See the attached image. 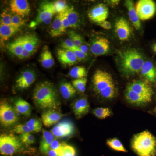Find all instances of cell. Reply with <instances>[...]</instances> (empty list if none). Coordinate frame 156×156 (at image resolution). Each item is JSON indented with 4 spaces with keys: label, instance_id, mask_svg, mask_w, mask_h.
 Masks as SVG:
<instances>
[{
    "label": "cell",
    "instance_id": "obj_1",
    "mask_svg": "<svg viewBox=\"0 0 156 156\" xmlns=\"http://www.w3.org/2000/svg\"><path fill=\"white\" fill-rule=\"evenodd\" d=\"M117 61L120 72L126 78L140 73L145 62L142 53L133 48L120 51L118 53Z\"/></svg>",
    "mask_w": 156,
    "mask_h": 156
},
{
    "label": "cell",
    "instance_id": "obj_2",
    "mask_svg": "<svg viewBox=\"0 0 156 156\" xmlns=\"http://www.w3.org/2000/svg\"><path fill=\"white\" fill-rule=\"evenodd\" d=\"M33 100L37 107L43 110H57L60 107L56 88L53 83L48 81L37 84L34 90Z\"/></svg>",
    "mask_w": 156,
    "mask_h": 156
},
{
    "label": "cell",
    "instance_id": "obj_3",
    "mask_svg": "<svg viewBox=\"0 0 156 156\" xmlns=\"http://www.w3.org/2000/svg\"><path fill=\"white\" fill-rule=\"evenodd\" d=\"M92 87L97 95L107 100L114 98L118 94V88L112 75L106 71L98 69L92 78Z\"/></svg>",
    "mask_w": 156,
    "mask_h": 156
},
{
    "label": "cell",
    "instance_id": "obj_4",
    "mask_svg": "<svg viewBox=\"0 0 156 156\" xmlns=\"http://www.w3.org/2000/svg\"><path fill=\"white\" fill-rule=\"evenodd\" d=\"M131 147L137 156H156V138L148 131L135 134Z\"/></svg>",
    "mask_w": 156,
    "mask_h": 156
},
{
    "label": "cell",
    "instance_id": "obj_5",
    "mask_svg": "<svg viewBox=\"0 0 156 156\" xmlns=\"http://www.w3.org/2000/svg\"><path fill=\"white\" fill-rule=\"evenodd\" d=\"M23 144L14 134H3L0 136V153L4 156H12L23 152Z\"/></svg>",
    "mask_w": 156,
    "mask_h": 156
},
{
    "label": "cell",
    "instance_id": "obj_6",
    "mask_svg": "<svg viewBox=\"0 0 156 156\" xmlns=\"http://www.w3.org/2000/svg\"><path fill=\"white\" fill-rule=\"evenodd\" d=\"M55 14H56L54 11L53 3L49 2H43L38 10L36 18L31 23L30 27H34L42 23L46 24H50Z\"/></svg>",
    "mask_w": 156,
    "mask_h": 156
},
{
    "label": "cell",
    "instance_id": "obj_7",
    "mask_svg": "<svg viewBox=\"0 0 156 156\" xmlns=\"http://www.w3.org/2000/svg\"><path fill=\"white\" fill-rule=\"evenodd\" d=\"M17 112L10 104L2 100L0 103V122L5 127H10L18 121Z\"/></svg>",
    "mask_w": 156,
    "mask_h": 156
},
{
    "label": "cell",
    "instance_id": "obj_8",
    "mask_svg": "<svg viewBox=\"0 0 156 156\" xmlns=\"http://www.w3.org/2000/svg\"><path fill=\"white\" fill-rule=\"evenodd\" d=\"M135 9L140 20H148L155 14L156 4L152 0H140L136 3Z\"/></svg>",
    "mask_w": 156,
    "mask_h": 156
},
{
    "label": "cell",
    "instance_id": "obj_9",
    "mask_svg": "<svg viewBox=\"0 0 156 156\" xmlns=\"http://www.w3.org/2000/svg\"><path fill=\"white\" fill-rule=\"evenodd\" d=\"M126 88L152 101L154 92L151 84L145 80H134L128 84Z\"/></svg>",
    "mask_w": 156,
    "mask_h": 156
},
{
    "label": "cell",
    "instance_id": "obj_10",
    "mask_svg": "<svg viewBox=\"0 0 156 156\" xmlns=\"http://www.w3.org/2000/svg\"><path fill=\"white\" fill-rule=\"evenodd\" d=\"M50 132L56 138H62L69 137L74 133V125L69 120H63L54 126Z\"/></svg>",
    "mask_w": 156,
    "mask_h": 156
},
{
    "label": "cell",
    "instance_id": "obj_11",
    "mask_svg": "<svg viewBox=\"0 0 156 156\" xmlns=\"http://www.w3.org/2000/svg\"><path fill=\"white\" fill-rule=\"evenodd\" d=\"M115 31L117 37L122 41L129 40L132 33L130 24L126 18L123 17L117 19L115 22Z\"/></svg>",
    "mask_w": 156,
    "mask_h": 156
},
{
    "label": "cell",
    "instance_id": "obj_12",
    "mask_svg": "<svg viewBox=\"0 0 156 156\" xmlns=\"http://www.w3.org/2000/svg\"><path fill=\"white\" fill-rule=\"evenodd\" d=\"M110 48V43L108 39L105 37H98L92 41L90 50L95 56H99L108 53Z\"/></svg>",
    "mask_w": 156,
    "mask_h": 156
},
{
    "label": "cell",
    "instance_id": "obj_13",
    "mask_svg": "<svg viewBox=\"0 0 156 156\" xmlns=\"http://www.w3.org/2000/svg\"><path fill=\"white\" fill-rule=\"evenodd\" d=\"M108 15L109 11L107 6L102 3L93 7L88 14L90 20L97 23L106 20Z\"/></svg>",
    "mask_w": 156,
    "mask_h": 156
},
{
    "label": "cell",
    "instance_id": "obj_14",
    "mask_svg": "<svg viewBox=\"0 0 156 156\" xmlns=\"http://www.w3.org/2000/svg\"><path fill=\"white\" fill-rule=\"evenodd\" d=\"M144 80L156 85V65L151 60L145 61L140 72Z\"/></svg>",
    "mask_w": 156,
    "mask_h": 156
},
{
    "label": "cell",
    "instance_id": "obj_15",
    "mask_svg": "<svg viewBox=\"0 0 156 156\" xmlns=\"http://www.w3.org/2000/svg\"><path fill=\"white\" fill-rule=\"evenodd\" d=\"M125 98L128 103L135 106H144L152 101L148 98L139 95L127 88L125 91Z\"/></svg>",
    "mask_w": 156,
    "mask_h": 156
},
{
    "label": "cell",
    "instance_id": "obj_16",
    "mask_svg": "<svg viewBox=\"0 0 156 156\" xmlns=\"http://www.w3.org/2000/svg\"><path fill=\"white\" fill-rule=\"evenodd\" d=\"M64 116V115L56 110H47L42 113V122L45 127L49 128L58 123Z\"/></svg>",
    "mask_w": 156,
    "mask_h": 156
},
{
    "label": "cell",
    "instance_id": "obj_17",
    "mask_svg": "<svg viewBox=\"0 0 156 156\" xmlns=\"http://www.w3.org/2000/svg\"><path fill=\"white\" fill-rule=\"evenodd\" d=\"M11 11L22 17L28 16L30 12L29 4L26 0H12L10 3Z\"/></svg>",
    "mask_w": 156,
    "mask_h": 156
},
{
    "label": "cell",
    "instance_id": "obj_18",
    "mask_svg": "<svg viewBox=\"0 0 156 156\" xmlns=\"http://www.w3.org/2000/svg\"><path fill=\"white\" fill-rule=\"evenodd\" d=\"M36 80L35 74L32 71L26 70L20 75L16 82V87L19 90L27 89Z\"/></svg>",
    "mask_w": 156,
    "mask_h": 156
},
{
    "label": "cell",
    "instance_id": "obj_19",
    "mask_svg": "<svg viewBox=\"0 0 156 156\" xmlns=\"http://www.w3.org/2000/svg\"><path fill=\"white\" fill-rule=\"evenodd\" d=\"M72 108L76 118L80 119L89 112L90 105L86 98H82L77 99L73 103Z\"/></svg>",
    "mask_w": 156,
    "mask_h": 156
},
{
    "label": "cell",
    "instance_id": "obj_20",
    "mask_svg": "<svg viewBox=\"0 0 156 156\" xmlns=\"http://www.w3.org/2000/svg\"><path fill=\"white\" fill-rule=\"evenodd\" d=\"M57 55L59 61L64 66L73 65L80 61L73 52L69 50L58 49Z\"/></svg>",
    "mask_w": 156,
    "mask_h": 156
},
{
    "label": "cell",
    "instance_id": "obj_21",
    "mask_svg": "<svg viewBox=\"0 0 156 156\" xmlns=\"http://www.w3.org/2000/svg\"><path fill=\"white\" fill-rule=\"evenodd\" d=\"M125 5L128 9L129 19L131 23L136 30H139L141 28V23L136 13V9L134 8V2L131 0H127L125 2Z\"/></svg>",
    "mask_w": 156,
    "mask_h": 156
},
{
    "label": "cell",
    "instance_id": "obj_22",
    "mask_svg": "<svg viewBox=\"0 0 156 156\" xmlns=\"http://www.w3.org/2000/svg\"><path fill=\"white\" fill-rule=\"evenodd\" d=\"M55 137L51 132L43 130L42 138L39 147L40 151L43 154H47L50 150L52 143L55 140Z\"/></svg>",
    "mask_w": 156,
    "mask_h": 156
},
{
    "label": "cell",
    "instance_id": "obj_23",
    "mask_svg": "<svg viewBox=\"0 0 156 156\" xmlns=\"http://www.w3.org/2000/svg\"><path fill=\"white\" fill-rule=\"evenodd\" d=\"M21 37L24 50L34 53L39 43V40L36 36L33 34H29Z\"/></svg>",
    "mask_w": 156,
    "mask_h": 156
},
{
    "label": "cell",
    "instance_id": "obj_24",
    "mask_svg": "<svg viewBox=\"0 0 156 156\" xmlns=\"http://www.w3.org/2000/svg\"><path fill=\"white\" fill-rule=\"evenodd\" d=\"M14 108L17 112L27 117L30 116L31 107L30 104L22 98H18L14 103Z\"/></svg>",
    "mask_w": 156,
    "mask_h": 156
},
{
    "label": "cell",
    "instance_id": "obj_25",
    "mask_svg": "<svg viewBox=\"0 0 156 156\" xmlns=\"http://www.w3.org/2000/svg\"><path fill=\"white\" fill-rule=\"evenodd\" d=\"M40 62L42 66L45 68H50L55 63L52 53L47 46H45L40 56Z\"/></svg>",
    "mask_w": 156,
    "mask_h": 156
},
{
    "label": "cell",
    "instance_id": "obj_26",
    "mask_svg": "<svg viewBox=\"0 0 156 156\" xmlns=\"http://www.w3.org/2000/svg\"><path fill=\"white\" fill-rule=\"evenodd\" d=\"M59 91L63 98L66 100L72 98L75 95L76 90L70 83L63 82L60 84Z\"/></svg>",
    "mask_w": 156,
    "mask_h": 156
},
{
    "label": "cell",
    "instance_id": "obj_27",
    "mask_svg": "<svg viewBox=\"0 0 156 156\" xmlns=\"http://www.w3.org/2000/svg\"><path fill=\"white\" fill-rule=\"evenodd\" d=\"M7 48L10 53L19 58L24 50L21 37H20L7 45Z\"/></svg>",
    "mask_w": 156,
    "mask_h": 156
},
{
    "label": "cell",
    "instance_id": "obj_28",
    "mask_svg": "<svg viewBox=\"0 0 156 156\" xmlns=\"http://www.w3.org/2000/svg\"><path fill=\"white\" fill-rule=\"evenodd\" d=\"M69 23L70 27L76 28L79 26L80 18L77 12L73 6L68 7L64 11Z\"/></svg>",
    "mask_w": 156,
    "mask_h": 156
},
{
    "label": "cell",
    "instance_id": "obj_29",
    "mask_svg": "<svg viewBox=\"0 0 156 156\" xmlns=\"http://www.w3.org/2000/svg\"><path fill=\"white\" fill-rule=\"evenodd\" d=\"M20 30L13 25H0V37L1 41L9 40Z\"/></svg>",
    "mask_w": 156,
    "mask_h": 156
},
{
    "label": "cell",
    "instance_id": "obj_30",
    "mask_svg": "<svg viewBox=\"0 0 156 156\" xmlns=\"http://www.w3.org/2000/svg\"><path fill=\"white\" fill-rule=\"evenodd\" d=\"M62 26L59 14H57L53 20L50 29V34L53 37H58L65 33Z\"/></svg>",
    "mask_w": 156,
    "mask_h": 156
},
{
    "label": "cell",
    "instance_id": "obj_31",
    "mask_svg": "<svg viewBox=\"0 0 156 156\" xmlns=\"http://www.w3.org/2000/svg\"><path fill=\"white\" fill-rule=\"evenodd\" d=\"M106 144L109 147L113 150L122 152H128V151L124 147L121 141L116 138L108 140L106 141Z\"/></svg>",
    "mask_w": 156,
    "mask_h": 156
},
{
    "label": "cell",
    "instance_id": "obj_32",
    "mask_svg": "<svg viewBox=\"0 0 156 156\" xmlns=\"http://www.w3.org/2000/svg\"><path fill=\"white\" fill-rule=\"evenodd\" d=\"M69 75L75 79L86 78L87 76V70L83 66H75L70 70Z\"/></svg>",
    "mask_w": 156,
    "mask_h": 156
},
{
    "label": "cell",
    "instance_id": "obj_33",
    "mask_svg": "<svg viewBox=\"0 0 156 156\" xmlns=\"http://www.w3.org/2000/svg\"><path fill=\"white\" fill-rule=\"evenodd\" d=\"M93 114L95 117L100 119H104L111 116V110L108 108H98L93 110Z\"/></svg>",
    "mask_w": 156,
    "mask_h": 156
},
{
    "label": "cell",
    "instance_id": "obj_34",
    "mask_svg": "<svg viewBox=\"0 0 156 156\" xmlns=\"http://www.w3.org/2000/svg\"><path fill=\"white\" fill-rule=\"evenodd\" d=\"M26 125L30 128L31 132L37 133L40 132L42 129V123L37 119H30L29 121L27 122Z\"/></svg>",
    "mask_w": 156,
    "mask_h": 156
},
{
    "label": "cell",
    "instance_id": "obj_35",
    "mask_svg": "<svg viewBox=\"0 0 156 156\" xmlns=\"http://www.w3.org/2000/svg\"><path fill=\"white\" fill-rule=\"evenodd\" d=\"M87 82V78H83L82 79H75L72 81V83L76 90L81 93H84L86 91Z\"/></svg>",
    "mask_w": 156,
    "mask_h": 156
},
{
    "label": "cell",
    "instance_id": "obj_36",
    "mask_svg": "<svg viewBox=\"0 0 156 156\" xmlns=\"http://www.w3.org/2000/svg\"><path fill=\"white\" fill-rule=\"evenodd\" d=\"M69 37L76 48H80L85 43L83 37L73 31L69 32Z\"/></svg>",
    "mask_w": 156,
    "mask_h": 156
},
{
    "label": "cell",
    "instance_id": "obj_37",
    "mask_svg": "<svg viewBox=\"0 0 156 156\" xmlns=\"http://www.w3.org/2000/svg\"><path fill=\"white\" fill-rule=\"evenodd\" d=\"M53 6L55 14H57L62 13L69 7L66 5V2L62 0H58L53 3Z\"/></svg>",
    "mask_w": 156,
    "mask_h": 156
},
{
    "label": "cell",
    "instance_id": "obj_38",
    "mask_svg": "<svg viewBox=\"0 0 156 156\" xmlns=\"http://www.w3.org/2000/svg\"><path fill=\"white\" fill-rule=\"evenodd\" d=\"M19 138L22 143L27 145L33 144L35 141V136L30 133L20 134Z\"/></svg>",
    "mask_w": 156,
    "mask_h": 156
},
{
    "label": "cell",
    "instance_id": "obj_39",
    "mask_svg": "<svg viewBox=\"0 0 156 156\" xmlns=\"http://www.w3.org/2000/svg\"><path fill=\"white\" fill-rule=\"evenodd\" d=\"M12 15L4 12L1 15V24L6 25H13L12 22Z\"/></svg>",
    "mask_w": 156,
    "mask_h": 156
},
{
    "label": "cell",
    "instance_id": "obj_40",
    "mask_svg": "<svg viewBox=\"0 0 156 156\" xmlns=\"http://www.w3.org/2000/svg\"><path fill=\"white\" fill-rule=\"evenodd\" d=\"M60 156H76L75 149L72 146L66 144L62 151Z\"/></svg>",
    "mask_w": 156,
    "mask_h": 156
},
{
    "label": "cell",
    "instance_id": "obj_41",
    "mask_svg": "<svg viewBox=\"0 0 156 156\" xmlns=\"http://www.w3.org/2000/svg\"><path fill=\"white\" fill-rule=\"evenodd\" d=\"M12 25L19 28L25 24V20L21 16L16 14L12 15Z\"/></svg>",
    "mask_w": 156,
    "mask_h": 156
},
{
    "label": "cell",
    "instance_id": "obj_42",
    "mask_svg": "<svg viewBox=\"0 0 156 156\" xmlns=\"http://www.w3.org/2000/svg\"><path fill=\"white\" fill-rule=\"evenodd\" d=\"M14 133L18 134L31 133V131L28 126L26 125H18L14 127L13 130Z\"/></svg>",
    "mask_w": 156,
    "mask_h": 156
},
{
    "label": "cell",
    "instance_id": "obj_43",
    "mask_svg": "<svg viewBox=\"0 0 156 156\" xmlns=\"http://www.w3.org/2000/svg\"><path fill=\"white\" fill-rule=\"evenodd\" d=\"M66 144H67L66 143L59 142V141L55 140L52 143L50 149L61 152L63 148Z\"/></svg>",
    "mask_w": 156,
    "mask_h": 156
},
{
    "label": "cell",
    "instance_id": "obj_44",
    "mask_svg": "<svg viewBox=\"0 0 156 156\" xmlns=\"http://www.w3.org/2000/svg\"><path fill=\"white\" fill-rule=\"evenodd\" d=\"M69 50H71L75 54L76 56L80 60V61L85 59L86 57H87V55L83 53L78 48L74 47L71 48V49H69Z\"/></svg>",
    "mask_w": 156,
    "mask_h": 156
},
{
    "label": "cell",
    "instance_id": "obj_45",
    "mask_svg": "<svg viewBox=\"0 0 156 156\" xmlns=\"http://www.w3.org/2000/svg\"><path fill=\"white\" fill-rule=\"evenodd\" d=\"M61 47L62 49L69 50L75 46L74 45L72 41L71 40L68 38L66 39L62 43Z\"/></svg>",
    "mask_w": 156,
    "mask_h": 156
},
{
    "label": "cell",
    "instance_id": "obj_46",
    "mask_svg": "<svg viewBox=\"0 0 156 156\" xmlns=\"http://www.w3.org/2000/svg\"><path fill=\"white\" fill-rule=\"evenodd\" d=\"M59 14L60 15V19H61L63 28H64L65 30H66V29L68 28V27H70L69 23L67 17L65 14L64 11Z\"/></svg>",
    "mask_w": 156,
    "mask_h": 156
},
{
    "label": "cell",
    "instance_id": "obj_47",
    "mask_svg": "<svg viewBox=\"0 0 156 156\" xmlns=\"http://www.w3.org/2000/svg\"><path fill=\"white\" fill-rule=\"evenodd\" d=\"M97 24L105 30H110L112 28V25L110 22H109L107 20H105V21L99 23H97Z\"/></svg>",
    "mask_w": 156,
    "mask_h": 156
},
{
    "label": "cell",
    "instance_id": "obj_48",
    "mask_svg": "<svg viewBox=\"0 0 156 156\" xmlns=\"http://www.w3.org/2000/svg\"><path fill=\"white\" fill-rule=\"evenodd\" d=\"M34 53L27 51V50H24L21 56H20L19 58H20V59H23L29 58Z\"/></svg>",
    "mask_w": 156,
    "mask_h": 156
},
{
    "label": "cell",
    "instance_id": "obj_49",
    "mask_svg": "<svg viewBox=\"0 0 156 156\" xmlns=\"http://www.w3.org/2000/svg\"><path fill=\"white\" fill-rule=\"evenodd\" d=\"M61 153V152L50 149L47 155L48 156H60Z\"/></svg>",
    "mask_w": 156,
    "mask_h": 156
},
{
    "label": "cell",
    "instance_id": "obj_50",
    "mask_svg": "<svg viewBox=\"0 0 156 156\" xmlns=\"http://www.w3.org/2000/svg\"><path fill=\"white\" fill-rule=\"evenodd\" d=\"M80 49V50L84 53L86 55H88V51H89V48L87 44H83V45L80 47V48H78Z\"/></svg>",
    "mask_w": 156,
    "mask_h": 156
},
{
    "label": "cell",
    "instance_id": "obj_51",
    "mask_svg": "<svg viewBox=\"0 0 156 156\" xmlns=\"http://www.w3.org/2000/svg\"><path fill=\"white\" fill-rule=\"evenodd\" d=\"M120 2V1L119 0H111V1H107V2L111 7H115L119 5Z\"/></svg>",
    "mask_w": 156,
    "mask_h": 156
},
{
    "label": "cell",
    "instance_id": "obj_52",
    "mask_svg": "<svg viewBox=\"0 0 156 156\" xmlns=\"http://www.w3.org/2000/svg\"><path fill=\"white\" fill-rule=\"evenodd\" d=\"M152 48V50L153 51L154 53L156 55V43H154V44L153 45Z\"/></svg>",
    "mask_w": 156,
    "mask_h": 156
},
{
    "label": "cell",
    "instance_id": "obj_53",
    "mask_svg": "<svg viewBox=\"0 0 156 156\" xmlns=\"http://www.w3.org/2000/svg\"><path fill=\"white\" fill-rule=\"evenodd\" d=\"M153 111L156 114V106L154 108Z\"/></svg>",
    "mask_w": 156,
    "mask_h": 156
}]
</instances>
